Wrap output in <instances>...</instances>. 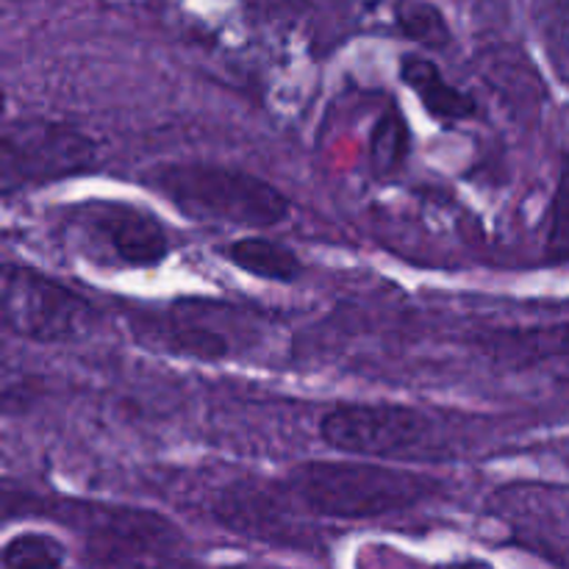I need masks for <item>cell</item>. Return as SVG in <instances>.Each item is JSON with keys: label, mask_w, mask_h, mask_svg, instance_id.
<instances>
[{"label": "cell", "mask_w": 569, "mask_h": 569, "mask_svg": "<svg viewBox=\"0 0 569 569\" xmlns=\"http://www.w3.org/2000/svg\"><path fill=\"white\" fill-rule=\"evenodd\" d=\"M442 483L426 472L372 461H306L289 472V492L309 515L376 520L437 498Z\"/></svg>", "instance_id": "obj_1"}, {"label": "cell", "mask_w": 569, "mask_h": 569, "mask_svg": "<svg viewBox=\"0 0 569 569\" xmlns=\"http://www.w3.org/2000/svg\"><path fill=\"white\" fill-rule=\"evenodd\" d=\"M144 183L181 214L237 228H272L289 217V198L253 172L209 161H167L144 172Z\"/></svg>", "instance_id": "obj_2"}, {"label": "cell", "mask_w": 569, "mask_h": 569, "mask_svg": "<svg viewBox=\"0 0 569 569\" xmlns=\"http://www.w3.org/2000/svg\"><path fill=\"white\" fill-rule=\"evenodd\" d=\"M131 333L142 348L194 361L237 359L259 339V322L239 306L187 298L137 311Z\"/></svg>", "instance_id": "obj_3"}, {"label": "cell", "mask_w": 569, "mask_h": 569, "mask_svg": "<svg viewBox=\"0 0 569 569\" xmlns=\"http://www.w3.org/2000/svg\"><path fill=\"white\" fill-rule=\"evenodd\" d=\"M94 306L59 278L28 264H0V333L33 345L78 342Z\"/></svg>", "instance_id": "obj_4"}, {"label": "cell", "mask_w": 569, "mask_h": 569, "mask_svg": "<svg viewBox=\"0 0 569 569\" xmlns=\"http://www.w3.org/2000/svg\"><path fill=\"white\" fill-rule=\"evenodd\" d=\"M98 156L94 139L64 122L20 120L0 126V198L92 170Z\"/></svg>", "instance_id": "obj_5"}, {"label": "cell", "mask_w": 569, "mask_h": 569, "mask_svg": "<svg viewBox=\"0 0 569 569\" xmlns=\"http://www.w3.org/2000/svg\"><path fill=\"white\" fill-rule=\"evenodd\" d=\"M328 448L372 461L422 459L433 445V422L398 403H342L320 420Z\"/></svg>", "instance_id": "obj_6"}, {"label": "cell", "mask_w": 569, "mask_h": 569, "mask_svg": "<svg viewBox=\"0 0 569 569\" xmlns=\"http://www.w3.org/2000/svg\"><path fill=\"white\" fill-rule=\"evenodd\" d=\"M76 226L81 231L83 248L106 264L142 270V267H159L170 256V237L164 226L150 211L131 203L100 200V203L81 206Z\"/></svg>", "instance_id": "obj_7"}, {"label": "cell", "mask_w": 569, "mask_h": 569, "mask_svg": "<svg viewBox=\"0 0 569 569\" xmlns=\"http://www.w3.org/2000/svg\"><path fill=\"white\" fill-rule=\"evenodd\" d=\"M400 76H403L406 87L420 98L428 114L437 117V120L461 122L472 120L478 114L476 100L467 92H461V89H456L431 59L406 56L403 67H400Z\"/></svg>", "instance_id": "obj_8"}, {"label": "cell", "mask_w": 569, "mask_h": 569, "mask_svg": "<svg viewBox=\"0 0 569 569\" xmlns=\"http://www.w3.org/2000/svg\"><path fill=\"white\" fill-rule=\"evenodd\" d=\"M226 256L233 267L261 278V281L292 283L303 276V261L298 259V253L278 239L261 237V233H250V237L231 242L226 248Z\"/></svg>", "instance_id": "obj_9"}, {"label": "cell", "mask_w": 569, "mask_h": 569, "mask_svg": "<svg viewBox=\"0 0 569 569\" xmlns=\"http://www.w3.org/2000/svg\"><path fill=\"white\" fill-rule=\"evenodd\" d=\"M0 567L3 569H64L67 548L50 533L26 531L14 533L0 545Z\"/></svg>", "instance_id": "obj_10"}, {"label": "cell", "mask_w": 569, "mask_h": 569, "mask_svg": "<svg viewBox=\"0 0 569 569\" xmlns=\"http://www.w3.org/2000/svg\"><path fill=\"white\" fill-rule=\"evenodd\" d=\"M411 133L409 122L403 120L398 109H389L381 120L376 122L370 142V164L378 176H392L409 159Z\"/></svg>", "instance_id": "obj_11"}, {"label": "cell", "mask_w": 569, "mask_h": 569, "mask_svg": "<svg viewBox=\"0 0 569 569\" xmlns=\"http://www.w3.org/2000/svg\"><path fill=\"white\" fill-rule=\"evenodd\" d=\"M495 353L520 356V359H548V356H569V326L531 328V331L500 333L492 342Z\"/></svg>", "instance_id": "obj_12"}, {"label": "cell", "mask_w": 569, "mask_h": 569, "mask_svg": "<svg viewBox=\"0 0 569 569\" xmlns=\"http://www.w3.org/2000/svg\"><path fill=\"white\" fill-rule=\"evenodd\" d=\"M398 20L411 39L428 44V48H445L450 42L448 22H445V17L431 3L409 0V3H403L398 9Z\"/></svg>", "instance_id": "obj_13"}, {"label": "cell", "mask_w": 569, "mask_h": 569, "mask_svg": "<svg viewBox=\"0 0 569 569\" xmlns=\"http://www.w3.org/2000/svg\"><path fill=\"white\" fill-rule=\"evenodd\" d=\"M548 253L556 261H569V159L565 161V170H561L553 211H550Z\"/></svg>", "instance_id": "obj_14"}, {"label": "cell", "mask_w": 569, "mask_h": 569, "mask_svg": "<svg viewBox=\"0 0 569 569\" xmlns=\"http://www.w3.org/2000/svg\"><path fill=\"white\" fill-rule=\"evenodd\" d=\"M31 376L22 370V365L14 356L0 348V409H6V406H22L26 400H31Z\"/></svg>", "instance_id": "obj_15"}, {"label": "cell", "mask_w": 569, "mask_h": 569, "mask_svg": "<svg viewBox=\"0 0 569 569\" xmlns=\"http://www.w3.org/2000/svg\"><path fill=\"white\" fill-rule=\"evenodd\" d=\"M37 515H48L42 500H39L37 495L20 489L17 483L3 481V478H0V526L22 520V517H37Z\"/></svg>", "instance_id": "obj_16"}, {"label": "cell", "mask_w": 569, "mask_h": 569, "mask_svg": "<svg viewBox=\"0 0 569 569\" xmlns=\"http://www.w3.org/2000/svg\"><path fill=\"white\" fill-rule=\"evenodd\" d=\"M553 33L569 53V0H556L553 3Z\"/></svg>", "instance_id": "obj_17"}, {"label": "cell", "mask_w": 569, "mask_h": 569, "mask_svg": "<svg viewBox=\"0 0 569 569\" xmlns=\"http://www.w3.org/2000/svg\"><path fill=\"white\" fill-rule=\"evenodd\" d=\"M453 569H495V567L483 565V561H465V565H456Z\"/></svg>", "instance_id": "obj_18"}, {"label": "cell", "mask_w": 569, "mask_h": 569, "mask_svg": "<svg viewBox=\"0 0 569 569\" xmlns=\"http://www.w3.org/2000/svg\"><path fill=\"white\" fill-rule=\"evenodd\" d=\"M3 106H6V94H3V89H0V114H3Z\"/></svg>", "instance_id": "obj_19"}]
</instances>
